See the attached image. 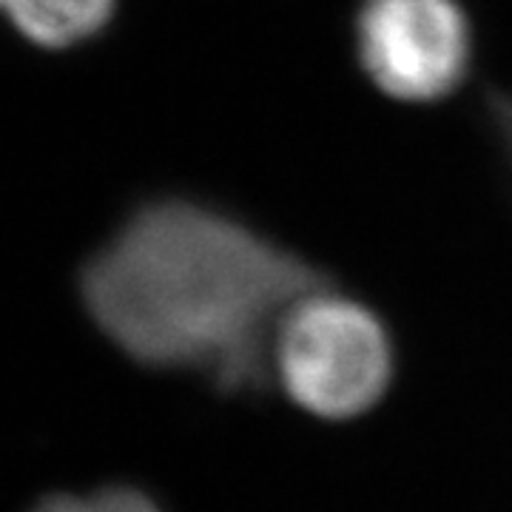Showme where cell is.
Wrapping results in <instances>:
<instances>
[{"label":"cell","instance_id":"obj_1","mask_svg":"<svg viewBox=\"0 0 512 512\" xmlns=\"http://www.w3.org/2000/svg\"><path fill=\"white\" fill-rule=\"evenodd\" d=\"M325 285L328 274L251 225L171 200L143 208L94 256L83 296L131 359L239 393L271 382L282 319Z\"/></svg>","mask_w":512,"mask_h":512},{"label":"cell","instance_id":"obj_2","mask_svg":"<svg viewBox=\"0 0 512 512\" xmlns=\"http://www.w3.org/2000/svg\"><path fill=\"white\" fill-rule=\"evenodd\" d=\"M393 373V348L376 313L330 285L282 319L274 376L293 404L319 419L345 421L379 402Z\"/></svg>","mask_w":512,"mask_h":512},{"label":"cell","instance_id":"obj_3","mask_svg":"<svg viewBox=\"0 0 512 512\" xmlns=\"http://www.w3.org/2000/svg\"><path fill=\"white\" fill-rule=\"evenodd\" d=\"M356 43L370 80L407 103L456 92L470 66V26L456 0H365Z\"/></svg>","mask_w":512,"mask_h":512},{"label":"cell","instance_id":"obj_4","mask_svg":"<svg viewBox=\"0 0 512 512\" xmlns=\"http://www.w3.org/2000/svg\"><path fill=\"white\" fill-rule=\"evenodd\" d=\"M9 18L40 46H72L100 32L114 12V0H9Z\"/></svg>","mask_w":512,"mask_h":512},{"label":"cell","instance_id":"obj_5","mask_svg":"<svg viewBox=\"0 0 512 512\" xmlns=\"http://www.w3.org/2000/svg\"><path fill=\"white\" fill-rule=\"evenodd\" d=\"M32 512H160L157 504L131 487H106L92 495H55Z\"/></svg>","mask_w":512,"mask_h":512},{"label":"cell","instance_id":"obj_6","mask_svg":"<svg viewBox=\"0 0 512 512\" xmlns=\"http://www.w3.org/2000/svg\"><path fill=\"white\" fill-rule=\"evenodd\" d=\"M493 114H495V120H498V126H501V131H504V137H507V143H510L512 148V97H495Z\"/></svg>","mask_w":512,"mask_h":512},{"label":"cell","instance_id":"obj_7","mask_svg":"<svg viewBox=\"0 0 512 512\" xmlns=\"http://www.w3.org/2000/svg\"><path fill=\"white\" fill-rule=\"evenodd\" d=\"M6 3H9V0H0V9H6Z\"/></svg>","mask_w":512,"mask_h":512}]
</instances>
